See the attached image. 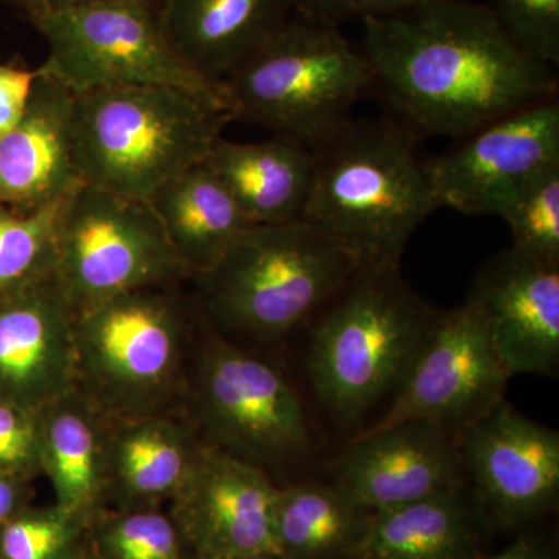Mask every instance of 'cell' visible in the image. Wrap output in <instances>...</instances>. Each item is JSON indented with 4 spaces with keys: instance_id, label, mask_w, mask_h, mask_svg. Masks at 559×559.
Masks as SVG:
<instances>
[{
    "instance_id": "obj_1",
    "label": "cell",
    "mask_w": 559,
    "mask_h": 559,
    "mask_svg": "<svg viewBox=\"0 0 559 559\" xmlns=\"http://www.w3.org/2000/svg\"><path fill=\"white\" fill-rule=\"evenodd\" d=\"M359 50L393 119L417 139H465L558 97L554 68L511 38L488 5L468 0H425L364 17Z\"/></svg>"
},
{
    "instance_id": "obj_2",
    "label": "cell",
    "mask_w": 559,
    "mask_h": 559,
    "mask_svg": "<svg viewBox=\"0 0 559 559\" xmlns=\"http://www.w3.org/2000/svg\"><path fill=\"white\" fill-rule=\"evenodd\" d=\"M417 138L395 119L349 120L314 151L304 221L360 270H400L415 230L439 210Z\"/></svg>"
},
{
    "instance_id": "obj_3",
    "label": "cell",
    "mask_w": 559,
    "mask_h": 559,
    "mask_svg": "<svg viewBox=\"0 0 559 559\" xmlns=\"http://www.w3.org/2000/svg\"><path fill=\"white\" fill-rule=\"evenodd\" d=\"M360 270L304 219L253 224L197 280V310L234 342L271 345L311 322Z\"/></svg>"
},
{
    "instance_id": "obj_4",
    "label": "cell",
    "mask_w": 559,
    "mask_h": 559,
    "mask_svg": "<svg viewBox=\"0 0 559 559\" xmlns=\"http://www.w3.org/2000/svg\"><path fill=\"white\" fill-rule=\"evenodd\" d=\"M230 121L223 103L176 87L75 95L73 151L81 180L150 202L165 183L202 164Z\"/></svg>"
},
{
    "instance_id": "obj_5",
    "label": "cell",
    "mask_w": 559,
    "mask_h": 559,
    "mask_svg": "<svg viewBox=\"0 0 559 559\" xmlns=\"http://www.w3.org/2000/svg\"><path fill=\"white\" fill-rule=\"evenodd\" d=\"M151 286L76 312V389L109 419L182 411L197 304Z\"/></svg>"
},
{
    "instance_id": "obj_6",
    "label": "cell",
    "mask_w": 559,
    "mask_h": 559,
    "mask_svg": "<svg viewBox=\"0 0 559 559\" xmlns=\"http://www.w3.org/2000/svg\"><path fill=\"white\" fill-rule=\"evenodd\" d=\"M440 311L400 270H359L316 316L308 377L320 403L356 421L399 390Z\"/></svg>"
},
{
    "instance_id": "obj_7",
    "label": "cell",
    "mask_w": 559,
    "mask_h": 559,
    "mask_svg": "<svg viewBox=\"0 0 559 559\" xmlns=\"http://www.w3.org/2000/svg\"><path fill=\"white\" fill-rule=\"evenodd\" d=\"M221 86L231 120L316 151L352 120L373 73L340 27L296 13Z\"/></svg>"
},
{
    "instance_id": "obj_8",
    "label": "cell",
    "mask_w": 559,
    "mask_h": 559,
    "mask_svg": "<svg viewBox=\"0 0 559 559\" xmlns=\"http://www.w3.org/2000/svg\"><path fill=\"white\" fill-rule=\"evenodd\" d=\"M182 414L205 447L271 477L314 450L304 401L286 374L201 316L187 362Z\"/></svg>"
},
{
    "instance_id": "obj_9",
    "label": "cell",
    "mask_w": 559,
    "mask_h": 559,
    "mask_svg": "<svg viewBox=\"0 0 559 559\" xmlns=\"http://www.w3.org/2000/svg\"><path fill=\"white\" fill-rule=\"evenodd\" d=\"M28 22L49 44L38 72L73 95L109 87L164 86L227 106L223 87L180 57L165 28L160 0H95Z\"/></svg>"
},
{
    "instance_id": "obj_10",
    "label": "cell",
    "mask_w": 559,
    "mask_h": 559,
    "mask_svg": "<svg viewBox=\"0 0 559 559\" xmlns=\"http://www.w3.org/2000/svg\"><path fill=\"white\" fill-rule=\"evenodd\" d=\"M53 278L73 312L190 278L148 202L83 183L62 209Z\"/></svg>"
},
{
    "instance_id": "obj_11",
    "label": "cell",
    "mask_w": 559,
    "mask_h": 559,
    "mask_svg": "<svg viewBox=\"0 0 559 559\" xmlns=\"http://www.w3.org/2000/svg\"><path fill=\"white\" fill-rule=\"evenodd\" d=\"M511 374L468 299L440 311L390 404L370 429L425 421L459 436L506 400Z\"/></svg>"
},
{
    "instance_id": "obj_12",
    "label": "cell",
    "mask_w": 559,
    "mask_h": 559,
    "mask_svg": "<svg viewBox=\"0 0 559 559\" xmlns=\"http://www.w3.org/2000/svg\"><path fill=\"white\" fill-rule=\"evenodd\" d=\"M466 481L492 530L513 533L549 514L559 495V433L503 400L457 436Z\"/></svg>"
},
{
    "instance_id": "obj_13",
    "label": "cell",
    "mask_w": 559,
    "mask_h": 559,
    "mask_svg": "<svg viewBox=\"0 0 559 559\" xmlns=\"http://www.w3.org/2000/svg\"><path fill=\"white\" fill-rule=\"evenodd\" d=\"M559 162V102L533 103L473 132L455 150L425 162L439 207L498 215L522 183Z\"/></svg>"
},
{
    "instance_id": "obj_14",
    "label": "cell",
    "mask_w": 559,
    "mask_h": 559,
    "mask_svg": "<svg viewBox=\"0 0 559 559\" xmlns=\"http://www.w3.org/2000/svg\"><path fill=\"white\" fill-rule=\"evenodd\" d=\"M277 492L266 471L204 444L168 511L197 559L278 554Z\"/></svg>"
},
{
    "instance_id": "obj_15",
    "label": "cell",
    "mask_w": 559,
    "mask_h": 559,
    "mask_svg": "<svg viewBox=\"0 0 559 559\" xmlns=\"http://www.w3.org/2000/svg\"><path fill=\"white\" fill-rule=\"evenodd\" d=\"M329 473L373 513L468 487L457 436L425 421L364 430L333 459Z\"/></svg>"
},
{
    "instance_id": "obj_16",
    "label": "cell",
    "mask_w": 559,
    "mask_h": 559,
    "mask_svg": "<svg viewBox=\"0 0 559 559\" xmlns=\"http://www.w3.org/2000/svg\"><path fill=\"white\" fill-rule=\"evenodd\" d=\"M466 299L484 316L511 377L557 373L559 263L511 248L485 264Z\"/></svg>"
},
{
    "instance_id": "obj_17",
    "label": "cell",
    "mask_w": 559,
    "mask_h": 559,
    "mask_svg": "<svg viewBox=\"0 0 559 559\" xmlns=\"http://www.w3.org/2000/svg\"><path fill=\"white\" fill-rule=\"evenodd\" d=\"M73 319L53 275L0 297V399L38 412L76 389Z\"/></svg>"
},
{
    "instance_id": "obj_18",
    "label": "cell",
    "mask_w": 559,
    "mask_h": 559,
    "mask_svg": "<svg viewBox=\"0 0 559 559\" xmlns=\"http://www.w3.org/2000/svg\"><path fill=\"white\" fill-rule=\"evenodd\" d=\"M75 95L36 70L20 123L0 139V204L35 210L83 186L73 151Z\"/></svg>"
},
{
    "instance_id": "obj_19",
    "label": "cell",
    "mask_w": 559,
    "mask_h": 559,
    "mask_svg": "<svg viewBox=\"0 0 559 559\" xmlns=\"http://www.w3.org/2000/svg\"><path fill=\"white\" fill-rule=\"evenodd\" d=\"M202 447L182 411L108 418L106 509L170 502L189 477Z\"/></svg>"
},
{
    "instance_id": "obj_20",
    "label": "cell",
    "mask_w": 559,
    "mask_h": 559,
    "mask_svg": "<svg viewBox=\"0 0 559 559\" xmlns=\"http://www.w3.org/2000/svg\"><path fill=\"white\" fill-rule=\"evenodd\" d=\"M160 10L180 57L221 86L297 13V0H160Z\"/></svg>"
},
{
    "instance_id": "obj_21",
    "label": "cell",
    "mask_w": 559,
    "mask_h": 559,
    "mask_svg": "<svg viewBox=\"0 0 559 559\" xmlns=\"http://www.w3.org/2000/svg\"><path fill=\"white\" fill-rule=\"evenodd\" d=\"M491 525L469 487L371 514L349 559H481Z\"/></svg>"
},
{
    "instance_id": "obj_22",
    "label": "cell",
    "mask_w": 559,
    "mask_h": 559,
    "mask_svg": "<svg viewBox=\"0 0 559 559\" xmlns=\"http://www.w3.org/2000/svg\"><path fill=\"white\" fill-rule=\"evenodd\" d=\"M38 417L40 474L55 506L87 522L106 509L108 418L79 389L51 401Z\"/></svg>"
},
{
    "instance_id": "obj_23",
    "label": "cell",
    "mask_w": 559,
    "mask_h": 559,
    "mask_svg": "<svg viewBox=\"0 0 559 559\" xmlns=\"http://www.w3.org/2000/svg\"><path fill=\"white\" fill-rule=\"evenodd\" d=\"M204 164L229 190L250 223L304 218L316 167L314 151L308 146L280 135L257 143L221 138Z\"/></svg>"
},
{
    "instance_id": "obj_24",
    "label": "cell",
    "mask_w": 559,
    "mask_h": 559,
    "mask_svg": "<svg viewBox=\"0 0 559 559\" xmlns=\"http://www.w3.org/2000/svg\"><path fill=\"white\" fill-rule=\"evenodd\" d=\"M148 204L191 278L212 270L253 226L204 162L165 183Z\"/></svg>"
},
{
    "instance_id": "obj_25",
    "label": "cell",
    "mask_w": 559,
    "mask_h": 559,
    "mask_svg": "<svg viewBox=\"0 0 559 559\" xmlns=\"http://www.w3.org/2000/svg\"><path fill=\"white\" fill-rule=\"evenodd\" d=\"M373 511L334 481L280 487L275 544L285 559H349L369 528Z\"/></svg>"
},
{
    "instance_id": "obj_26",
    "label": "cell",
    "mask_w": 559,
    "mask_h": 559,
    "mask_svg": "<svg viewBox=\"0 0 559 559\" xmlns=\"http://www.w3.org/2000/svg\"><path fill=\"white\" fill-rule=\"evenodd\" d=\"M68 198L35 210L0 204V297L53 275L58 229Z\"/></svg>"
},
{
    "instance_id": "obj_27",
    "label": "cell",
    "mask_w": 559,
    "mask_h": 559,
    "mask_svg": "<svg viewBox=\"0 0 559 559\" xmlns=\"http://www.w3.org/2000/svg\"><path fill=\"white\" fill-rule=\"evenodd\" d=\"M90 540L103 559H197L164 506L105 509L91 522Z\"/></svg>"
},
{
    "instance_id": "obj_28",
    "label": "cell",
    "mask_w": 559,
    "mask_h": 559,
    "mask_svg": "<svg viewBox=\"0 0 559 559\" xmlns=\"http://www.w3.org/2000/svg\"><path fill=\"white\" fill-rule=\"evenodd\" d=\"M90 525L55 503H31L0 525V559H75L90 540Z\"/></svg>"
},
{
    "instance_id": "obj_29",
    "label": "cell",
    "mask_w": 559,
    "mask_h": 559,
    "mask_svg": "<svg viewBox=\"0 0 559 559\" xmlns=\"http://www.w3.org/2000/svg\"><path fill=\"white\" fill-rule=\"evenodd\" d=\"M500 218L509 224L513 249L559 263V162L530 176Z\"/></svg>"
},
{
    "instance_id": "obj_30",
    "label": "cell",
    "mask_w": 559,
    "mask_h": 559,
    "mask_svg": "<svg viewBox=\"0 0 559 559\" xmlns=\"http://www.w3.org/2000/svg\"><path fill=\"white\" fill-rule=\"evenodd\" d=\"M511 38L546 64H559V0H492Z\"/></svg>"
},
{
    "instance_id": "obj_31",
    "label": "cell",
    "mask_w": 559,
    "mask_h": 559,
    "mask_svg": "<svg viewBox=\"0 0 559 559\" xmlns=\"http://www.w3.org/2000/svg\"><path fill=\"white\" fill-rule=\"evenodd\" d=\"M0 474L35 480L40 474L36 412L0 399Z\"/></svg>"
},
{
    "instance_id": "obj_32",
    "label": "cell",
    "mask_w": 559,
    "mask_h": 559,
    "mask_svg": "<svg viewBox=\"0 0 559 559\" xmlns=\"http://www.w3.org/2000/svg\"><path fill=\"white\" fill-rule=\"evenodd\" d=\"M425 0H297V13L341 27L353 17L385 16L417 7Z\"/></svg>"
},
{
    "instance_id": "obj_33",
    "label": "cell",
    "mask_w": 559,
    "mask_h": 559,
    "mask_svg": "<svg viewBox=\"0 0 559 559\" xmlns=\"http://www.w3.org/2000/svg\"><path fill=\"white\" fill-rule=\"evenodd\" d=\"M36 70L14 64H0V139L9 134L31 102Z\"/></svg>"
},
{
    "instance_id": "obj_34",
    "label": "cell",
    "mask_w": 559,
    "mask_h": 559,
    "mask_svg": "<svg viewBox=\"0 0 559 559\" xmlns=\"http://www.w3.org/2000/svg\"><path fill=\"white\" fill-rule=\"evenodd\" d=\"M32 500L31 480L0 474V525L5 524L14 514L31 506Z\"/></svg>"
},
{
    "instance_id": "obj_35",
    "label": "cell",
    "mask_w": 559,
    "mask_h": 559,
    "mask_svg": "<svg viewBox=\"0 0 559 559\" xmlns=\"http://www.w3.org/2000/svg\"><path fill=\"white\" fill-rule=\"evenodd\" d=\"M481 559H558L554 546L538 535V533H524L514 539L507 549L492 557Z\"/></svg>"
},
{
    "instance_id": "obj_36",
    "label": "cell",
    "mask_w": 559,
    "mask_h": 559,
    "mask_svg": "<svg viewBox=\"0 0 559 559\" xmlns=\"http://www.w3.org/2000/svg\"><path fill=\"white\" fill-rule=\"evenodd\" d=\"M2 2L20 10L27 17V21H32L35 17L46 16V14L86 5V3L95 2V0H2Z\"/></svg>"
},
{
    "instance_id": "obj_37",
    "label": "cell",
    "mask_w": 559,
    "mask_h": 559,
    "mask_svg": "<svg viewBox=\"0 0 559 559\" xmlns=\"http://www.w3.org/2000/svg\"><path fill=\"white\" fill-rule=\"evenodd\" d=\"M75 559H103L100 555L95 551L94 547H92L91 540H87L84 549L81 550V554Z\"/></svg>"
},
{
    "instance_id": "obj_38",
    "label": "cell",
    "mask_w": 559,
    "mask_h": 559,
    "mask_svg": "<svg viewBox=\"0 0 559 559\" xmlns=\"http://www.w3.org/2000/svg\"><path fill=\"white\" fill-rule=\"evenodd\" d=\"M230 559H285L280 557L275 551H263V554L246 555V557L230 558Z\"/></svg>"
}]
</instances>
